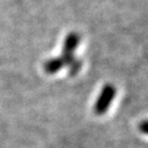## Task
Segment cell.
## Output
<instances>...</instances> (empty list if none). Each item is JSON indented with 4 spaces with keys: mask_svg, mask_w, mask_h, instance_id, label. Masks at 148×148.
Returning a JSON list of instances; mask_svg holds the SVG:
<instances>
[{
    "mask_svg": "<svg viewBox=\"0 0 148 148\" xmlns=\"http://www.w3.org/2000/svg\"><path fill=\"white\" fill-rule=\"evenodd\" d=\"M116 95V88L113 84H106L104 88H102L101 94L98 97V100L96 102L94 111L97 115H103L106 113L107 110L110 107L111 103L113 101L114 97Z\"/></svg>",
    "mask_w": 148,
    "mask_h": 148,
    "instance_id": "1",
    "label": "cell"
},
{
    "mask_svg": "<svg viewBox=\"0 0 148 148\" xmlns=\"http://www.w3.org/2000/svg\"><path fill=\"white\" fill-rule=\"evenodd\" d=\"M79 41H80V36L76 32L69 33L66 36V38H65L61 58L63 59L66 66H70L74 61L76 60L75 56H74V53H75V49L78 46Z\"/></svg>",
    "mask_w": 148,
    "mask_h": 148,
    "instance_id": "2",
    "label": "cell"
},
{
    "mask_svg": "<svg viewBox=\"0 0 148 148\" xmlns=\"http://www.w3.org/2000/svg\"><path fill=\"white\" fill-rule=\"evenodd\" d=\"M65 66V63L61 57H56V58L49 59L44 63V71L47 74H55L60 71Z\"/></svg>",
    "mask_w": 148,
    "mask_h": 148,
    "instance_id": "3",
    "label": "cell"
},
{
    "mask_svg": "<svg viewBox=\"0 0 148 148\" xmlns=\"http://www.w3.org/2000/svg\"><path fill=\"white\" fill-rule=\"evenodd\" d=\"M81 67H82V63H81V61H79V60H77V59H76V60L74 61V62L69 66L70 75H72V76H73V75H76L77 72L81 69Z\"/></svg>",
    "mask_w": 148,
    "mask_h": 148,
    "instance_id": "4",
    "label": "cell"
},
{
    "mask_svg": "<svg viewBox=\"0 0 148 148\" xmlns=\"http://www.w3.org/2000/svg\"><path fill=\"white\" fill-rule=\"evenodd\" d=\"M139 127V130L141 131V133L148 135V119L142 120L141 123H139V127Z\"/></svg>",
    "mask_w": 148,
    "mask_h": 148,
    "instance_id": "5",
    "label": "cell"
}]
</instances>
